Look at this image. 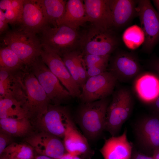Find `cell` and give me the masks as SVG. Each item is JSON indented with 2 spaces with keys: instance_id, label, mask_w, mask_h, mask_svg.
I'll list each match as a JSON object with an SVG mask.
<instances>
[{
  "instance_id": "obj_1",
  "label": "cell",
  "mask_w": 159,
  "mask_h": 159,
  "mask_svg": "<svg viewBox=\"0 0 159 159\" xmlns=\"http://www.w3.org/2000/svg\"><path fill=\"white\" fill-rule=\"evenodd\" d=\"M1 39L2 46H7L13 50L28 69L40 56L43 50L36 34L19 26L9 30Z\"/></svg>"
},
{
  "instance_id": "obj_2",
  "label": "cell",
  "mask_w": 159,
  "mask_h": 159,
  "mask_svg": "<svg viewBox=\"0 0 159 159\" xmlns=\"http://www.w3.org/2000/svg\"><path fill=\"white\" fill-rule=\"evenodd\" d=\"M39 33L43 49L61 57L79 47L80 34L77 30L67 26L47 24Z\"/></svg>"
},
{
  "instance_id": "obj_3",
  "label": "cell",
  "mask_w": 159,
  "mask_h": 159,
  "mask_svg": "<svg viewBox=\"0 0 159 159\" xmlns=\"http://www.w3.org/2000/svg\"><path fill=\"white\" fill-rule=\"evenodd\" d=\"M120 43L113 29H106L92 25L80 34L79 48L83 55L110 56Z\"/></svg>"
},
{
  "instance_id": "obj_4",
  "label": "cell",
  "mask_w": 159,
  "mask_h": 159,
  "mask_svg": "<svg viewBox=\"0 0 159 159\" xmlns=\"http://www.w3.org/2000/svg\"><path fill=\"white\" fill-rule=\"evenodd\" d=\"M110 102L106 97L84 103L80 107L77 122L87 139H95L105 130L107 110Z\"/></svg>"
},
{
  "instance_id": "obj_5",
  "label": "cell",
  "mask_w": 159,
  "mask_h": 159,
  "mask_svg": "<svg viewBox=\"0 0 159 159\" xmlns=\"http://www.w3.org/2000/svg\"><path fill=\"white\" fill-rule=\"evenodd\" d=\"M133 99L129 90L121 88L116 91L107 107L105 130L112 136H117L132 110Z\"/></svg>"
},
{
  "instance_id": "obj_6",
  "label": "cell",
  "mask_w": 159,
  "mask_h": 159,
  "mask_svg": "<svg viewBox=\"0 0 159 159\" xmlns=\"http://www.w3.org/2000/svg\"><path fill=\"white\" fill-rule=\"evenodd\" d=\"M29 69L35 75L45 91L51 104L60 105L61 103L72 97L43 61L40 56L34 60Z\"/></svg>"
},
{
  "instance_id": "obj_7",
  "label": "cell",
  "mask_w": 159,
  "mask_h": 159,
  "mask_svg": "<svg viewBox=\"0 0 159 159\" xmlns=\"http://www.w3.org/2000/svg\"><path fill=\"white\" fill-rule=\"evenodd\" d=\"M26 94L24 107L28 117L35 119L47 110L51 101L38 80L29 69L23 79Z\"/></svg>"
},
{
  "instance_id": "obj_8",
  "label": "cell",
  "mask_w": 159,
  "mask_h": 159,
  "mask_svg": "<svg viewBox=\"0 0 159 159\" xmlns=\"http://www.w3.org/2000/svg\"><path fill=\"white\" fill-rule=\"evenodd\" d=\"M136 10L144 36L142 50L150 54L159 42V14L149 0H138Z\"/></svg>"
},
{
  "instance_id": "obj_9",
  "label": "cell",
  "mask_w": 159,
  "mask_h": 159,
  "mask_svg": "<svg viewBox=\"0 0 159 159\" xmlns=\"http://www.w3.org/2000/svg\"><path fill=\"white\" fill-rule=\"evenodd\" d=\"M117 81L111 73L106 71L89 77L81 87L80 99L84 103L107 97L113 93Z\"/></svg>"
},
{
  "instance_id": "obj_10",
  "label": "cell",
  "mask_w": 159,
  "mask_h": 159,
  "mask_svg": "<svg viewBox=\"0 0 159 159\" xmlns=\"http://www.w3.org/2000/svg\"><path fill=\"white\" fill-rule=\"evenodd\" d=\"M108 71L117 81L127 82L137 77L141 67L138 58L133 53L117 50L109 60Z\"/></svg>"
},
{
  "instance_id": "obj_11",
  "label": "cell",
  "mask_w": 159,
  "mask_h": 159,
  "mask_svg": "<svg viewBox=\"0 0 159 159\" xmlns=\"http://www.w3.org/2000/svg\"><path fill=\"white\" fill-rule=\"evenodd\" d=\"M134 132L138 146L153 154L159 148V114L152 113L140 119L135 125Z\"/></svg>"
},
{
  "instance_id": "obj_12",
  "label": "cell",
  "mask_w": 159,
  "mask_h": 159,
  "mask_svg": "<svg viewBox=\"0 0 159 159\" xmlns=\"http://www.w3.org/2000/svg\"><path fill=\"white\" fill-rule=\"evenodd\" d=\"M70 115L65 107L50 104L45 112L35 119L36 124L41 131L63 138Z\"/></svg>"
},
{
  "instance_id": "obj_13",
  "label": "cell",
  "mask_w": 159,
  "mask_h": 159,
  "mask_svg": "<svg viewBox=\"0 0 159 159\" xmlns=\"http://www.w3.org/2000/svg\"><path fill=\"white\" fill-rule=\"evenodd\" d=\"M40 57L73 97L80 98L81 92L64 64L62 57L54 52L43 50Z\"/></svg>"
},
{
  "instance_id": "obj_14",
  "label": "cell",
  "mask_w": 159,
  "mask_h": 159,
  "mask_svg": "<svg viewBox=\"0 0 159 159\" xmlns=\"http://www.w3.org/2000/svg\"><path fill=\"white\" fill-rule=\"evenodd\" d=\"M25 70L0 68V98H10L24 105L26 94L23 83Z\"/></svg>"
},
{
  "instance_id": "obj_15",
  "label": "cell",
  "mask_w": 159,
  "mask_h": 159,
  "mask_svg": "<svg viewBox=\"0 0 159 159\" xmlns=\"http://www.w3.org/2000/svg\"><path fill=\"white\" fill-rule=\"evenodd\" d=\"M26 141L38 155L59 159L67 152L60 138L43 132L32 134Z\"/></svg>"
},
{
  "instance_id": "obj_16",
  "label": "cell",
  "mask_w": 159,
  "mask_h": 159,
  "mask_svg": "<svg viewBox=\"0 0 159 159\" xmlns=\"http://www.w3.org/2000/svg\"><path fill=\"white\" fill-rule=\"evenodd\" d=\"M48 24L42 0H24L19 26L37 34Z\"/></svg>"
},
{
  "instance_id": "obj_17",
  "label": "cell",
  "mask_w": 159,
  "mask_h": 159,
  "mask_svg": "<svg viewBox=\"0 0 159 159\" xmlns=\"http://www.w3.org/2000/svg\"><path fill=\"white\" fill-rule=\"evenodd\" d=\"M87 22L106 29H113L109 0H83Z\"/></svg>"
},
{
  "instance_id": "obj_18",
  "label": "cell",
  "mask_w": 159,
  "mask_h": 159,
  "mask_svg": "<svg viewBox=\"0 0 159 159\" xmlns=\"http://www.w3.org/2000/svg\"><path fill=\"white\" fill-rule=\"evenodd\" d=\"M138 0H109L113 28L120 30L128 26L137 16Z\"/></svg>"
},
{
  "instance_id": "obj_19",
  "label": "cell",
  "mask_w": 159,
  "mask_h": 159,
  "mask_svg": "<svg viewBox=\"0 0 159 159\" xmlns=\"http://www.w3.org/2000/svg\"><path fill=\"white\" fill-rule=\"evenodd\" d=\"M100 152L104 159H131L133 145L128 140L126 130L106 140Z\"/></svg>"
},
{
  "instance_id": "obj_20",
  "label": "cell",
  "mask_w": 159,
  "mask_h": 159,
  "mask_svg": "<svg viewBox=\"0 0 159 159\" xmlns=\"http://www.w3.org/2000/svg\"><path fill=\"white\" fill-rule=\"evenodd\" d=\"M63 143L67 153L79 156L89 149L87 139L77 129L71 115L67 121Z\"/></svg>"
},
{
  "instance_id": "obj_21",
  "label": "cell",
  "mask_w": 159,
  "mask_h": 159,
  "mask_svg": "<svg viewBox=\"0 0 159 159\" xmlns=\"http://www.w3.org/2000/svg\"><path fill=\"white\" fill-rule=\"evenodd\" d=\"M87 22L83 0H69L64 15L57 21L56 24L65 25L77 30Z\"/></svg>"
},
{
  "instance_id": "obj_22",
  "label": "cell",
  "mask_w": 159,
  "mask_h": 159,
  "mask_svg": "<svg viewBox=\"0 0 159 159\" xmlns=\"http://www.w3.org/2000/svg\"><path fill=\"white\" fill-rule=\"evenodd\" d=\"M136 80L135 88L139 97L149 103L159 95V77L148 73L140 75Z\"/></svg>"
},
{
  "instance_id": "obj_23",
  "label": "cell",
  "mask_w": 159,
  "mask_h": 159,
  "mask_svg": "<svg viewBox=\"0 0 159 159\" xmlns=\"http://www.w3.org/2000/svg\"><path fill=\"white\" fill-rule=\"evenodd\" d=\"M29 120L27 117L21 119L0 118V131L11 136H24L29 134L32 129V126Z\"/></svg>"
},
{
  "instance_id": "obj_24",
  "label": "cell",
  "mask_w": 159,
  "mask_h": 159,
  "mask_svg": "<svg viewBox=\"0 0 159 159\" xmlns=\"http://www.w3.org/2000/svg\"><path fill=\"white\" fill-rule=\"evenodd\" d=\"M25 117L29 118L22 102L10 98H0V119Z\"/></svg>"
},
{
  "instance_id": "obj_25",
  "label": "cell",
  "mask_w": 159,
  "mask_h": 159,
  "mask_svg": "<svg viewBox=\"0 0 159 159\" xmlns=\"http://www.w3.org/2000/svg\"><path fill=\"white\" fill-rule=\"evenodd\" d=\"M48 24L57 25L56 22L64 15L67 0H42Z\"/></svg>"
},
{
  "instance_id": "obj_26",
  "label": "cell",
  "mask_w": 159,
  "mask_h": 159,
  "mask_svg": "<svg viewBox=\"0 0 159 159\" xmlns=\"http://www.w3.org/2000/svg\"><path fill=\"white\" fill-rule=\"evenodd\" d=\"M0 68L11 70H25L27 68L17 54L5 46L0 49Z\"/></svg>"
},
{
  "instance_id": "obj_27",
  "label": "cell",
  "mask_w": 159,
  "mask_h": 159,
  "mask_svg": "<svg viewBox=\"0 0 159 159\" xmlns=\"http://www.w3.org/2000/svg\"><path fill=\"white\" fill-rule=\"evenodd\" d=\"M2 155L9 159H32L34 150L28 144L12 142L6 148Z\"/></svg>"
},
{
  "instance_id": "obj_28",
  "label": "cell",
  "mask_w": 159,
  "mask_h": 159,
  "mask_svg": "<svg viewBox=\"0 0 159 159\" xmlns=\"http://www.w3.org/2000/svg\"><path fill=\"white\" fill-rule=\"evenodd\" d=\"M122 38L128 47L134 49L143 44L144 36L141 28L135 25L130 27L125 31Z\"/></svg>"
},
{
  "instance_id": "obj_29",
  "label": "cell",
  "mask_w": 159,
  "mask_h": 159,
  "mask_svg": "<svg viewBox=\"0 0 159 159\" xmlns=\"http://www.w3.org/2000/svg\"><path fill=\"white\" fill-rule=\"evenodd\" d=\"M75 50L65 54L61 57L73 78L81 88L82 84L75 63Z\"/></svg>"
},
{
  "instance_id": "obj_30",
  "label": "cell",
  "mask_w": 159,
  "mask_h": 159,
  "mask_svg": "<svg viewBox=\"0 0 159 159\" xmlns=\"http://www.w3.org/2000/svg\"><path fill=\"white\" fill-rule=\"evenodd\" d=\"M74 53L75 65L82 87L87 79L86 69L83 61V55L80 50H75Z\"/></svg>"
},
{
  "instance_id": "obj_31",
  "label": "cell",
  "mask_w": 159,
  "mask_h": 159,
  "mask_svg": "<svg viewBox=\"0 0 159 159\" xmlns=\"http://www.w3.org/2000/svg\"><path fill=\"white\" fill-rule=\"evenodd\" d=\"M110 56H100L91 54H86L83 55V61L86 69L98 64L109 62Z\"/></svg>"
},
{
  "instance_id": "obj_32",
  "label": "cell",
  "mask_w": 159,
  "mask_h": 159,
  "mask_svg": "<svg viewBox=\"0 0 159 159\" xmlns=\"http://www.w3.org/2000/svg\"><path fill=\"white\" fill-rule=\"evenodd\" d=\"M109 62L102 63L88 68L86 69L87 79L96 76L106 71Z\"/></svg>"
},
{
  "instance_id": "obj_33",
  "label": "cell",
  "mask_w": 159,
  "mask_h": 159,
  "mask_svg": "<svg viewBox=\"0 0 159 159\" xmlns=\"http://www.w3.org/2000/svg\"><path fill=\"white\" fill-rule=\"evenodd\" d=\"M11 137L7 134L0 131V155H1L6 148L12 143Z\"/></svg>"
},
{
  "instance_id": "obj_34",
  "label": "cell",
  "mask_w": 159,
  "mask_h": 159,
  "mask_svg": "<svg viewBox=\"0 0 159 159\" xmlns=\"http://www.w3.org/2000/svg\"><path fill=\"white\" fill-rule=\"evenodd\" d=\"M148 68L159 77V57L153 55L147 63Z\"/></svg>"
},
{
  "instance_id": "obj_35",
  "label": "cell",
  "mask_w": 159,
  "mask_h": 159,
  "mask_svg": "<svg viewBox=\"0 0 159 159\" xmlns=\"http://www.w3.org/2000/svg\"><path fill=\"white\" fill-rule=\"evenodd\" d=\"M8 24L5 17L4 11L0 9V34L1 35H3L9 30Z\"/></svg>"
},
{
  "instance_id": "obj_36",
  "label": "cell",
  "mask_w": 159,
  "mask_h": 159,
  "mask_svg": "<svg viewBox=\"0 0 159 159\" xmlns=\"http://www.w3.org/2000/svg\"><path fill=\"white\" fill-rule=\"evenodd\" d=\"M149 104L153 113L159 114V95Z\"/></svg>"
},
{
  "instance_id": "obj_37",
  "label": "cell",
  "mask_w": 159,
  "mask_h": 159,
  "mask_svg": "<svg viewBox=\"0 0 159 159\" xmlns=\"http://www.w3.org/2000/svg\"><path fill=\"white\" fill-rule=\"evenodd\" d=\"M131 159H154L152 156H149L138 152L133 151Z\"/></svg>"
},
{
  "instance_id": "obj_38",
  "label": "cell",
  "mask_w": 159,
  "mask_h": 159,
  "mask_svg": "<svg viewBox=\"0 0 159 159\" xmlns=\"http://www.w3.org/2000/svg\"><path fill=\"white\" fill-rule=\"evenodd\" d=\"M59 159H81L79 156L67 152Z\"/></svg>"
},
{
  "instance_id": "obj_39",
  "label": "cell",
  "mask_w": 159,
  "mask_h": 159,
  "mask_svg": "<svg viewBox=\"0 0 159 159\" xmlns=\"http://www.w3.org/2000/svg\"><path fill=\"white\" fill-rule=\"evenodd\" d=\"M152 155V156L154 159H159V148L154 150Z\"/></svg>"
},
{
  "instance_id": "obj_40",
  "label": "cell",
  "mask_w": 159,
  "mask_h": 159,
  "mask_svg": "<svg viewBox=\"0 0 159 159\" xmlns=\"http://www.w3.org/2000/svg\"><path fill=\"white\" fill-rule=\"evenodd\" d=\"M35 159H53L47 156L38 155L35 157Z\"/></svg>"
},
{
  "instance_id": "obj_41",
  "label": "cell",
  "mask_w": 159,
  "mask_h": 159,
  "mask_svg": "<svg viewBox=\"0 0 159 159\" xmlns=\"http://www.w3.org/2000/svg\"><path fill=\"white\" fill-rule=\"evenodd\" d=\"M153 1L156 9L157 11L159 14V0H153Z\"/></svg>"
},
{
  "instance_id": "obj_42",
  "label": "cell",
  "mask_w": 159,
  "mask_h": 159,
  "mask_svg": "<svg viewBox=\"0 0 159 159\" xmlns=\"http://www.w3.org/2000/svg\"><path fill=\"white\" fill-rule=\"evenodd\" d=\"M0 159H9L4 155H2L0 156Z\"/></svg>"
}]
</instances>
